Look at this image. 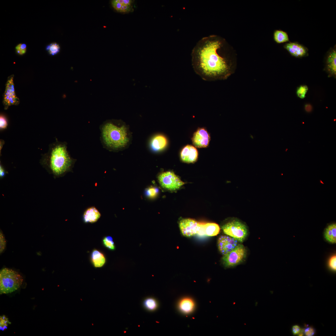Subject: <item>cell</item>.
<instances>
[{
	"mask_svg": "<svg viewBox=\"0 0 336 336\" xmlns=\"http://www.w3.org/2000/svg\"><path fill=\"white\" fill-rule=\"evenodd\" d=\"M5 141L3 140L2 139H1L0 140V156H1V150H2V148L3 147L4 145L5 144Z\"/></svg>",
	"mask_w": 336,
	"mask_h": 336,
	"instance_id": "d590c367",
	"label": "cell"
},
{
	"mask_svg": "<svg viewBox=\"0 0 336 336\" xmlns=\"http://www.w3.org/2000/svg\"><path fill=\"white\" fill-rule=\"evenodd\" d=\"M26 46L25 44H20L16 47V53L22 55L26 52Z\"/></svg>",
	"mask_w": 336,
	"mask_h": 336,
	"instance_id": "f1b7e54d",
	"label": "cell"
},
{
	"mask_svg": "<svg viewBox=\"0 0 336 336\" xmlns=\"http://www.w3.org/2000/svg\"><path fill=\"white\" fill-rule=\"evenodd\" d=\"M198 156L197 150L194 147L188 145L182 150L180 157L183 162L186 163H194L196 161Z\"/></svg>",
	"mask_w": 336,
	"mask_h": 336,
	"instance_id": "7c38bea8",
	"label": "cell"
},
{
	"mask_svg": "<svg viewBox=\"0 0 336 336\" xmlns=\"http://www.w3.org/2000/svg\"><path fill=\"white\" fill-rule=\"evenodd\" d=\"M326 67L328 71L331 75L336 74V46L331 48L328 52L326 58Z\"/></svg>",
	"mask_w": 336,
	"mask_h": 336,
	"instance_id": "5bb4252c",
	"label": "cell"
},
{
	"mask_svg": "<svg viewBox=\"0 0 336 336\" xmlns=\"http://www.w3.org/2000/svg\"><path fill=\"white\" fill-rule=\"evenodd\" d=\"M305 109L307 112H310L312 110V107L310 104H307L305 105Z\"/></svg>",
	"mask_w": 336,
	"mask_h": 336,
	"instance_id": "e575fe53",
	"label": "cell"
},
{
	"mask_svg": "<svg viewBox=\"0 0 336 336\" xmlns=\"http://www.w3.org/2000/svg\"><path fill=\"white\" fill-rule=\"evenodd\" d=\"M23 281L22 276L17 272L8 268H3L0 272V294L14 292L21 287Z\"/></svg>",
	"mask_w": 336,
	"mask_h": 336,
	"instance_id": "277c9868",
	"label": "cell"
},
{
	"mask_svg": "<svg viewBox=\"0 0 336 336\" xmlns=\"http://www.w3.org/2000/svg\"><path fill=\"white\" fill-rule=\"evenodd\" d=\"M158 180L163 188L170 190L179 189L184 184L177 176L171 171L162 172L158 176Z\"/></svg>",
	"mask_w": 336,
	"mask_h": 336,
	"instance_id": "52a82bcc",
	"label": "cell"
},
{
	"mask_svg": "<svg viewBox=\"0 0 336 336\" xmlns=\"http://www.w3.org/2000/svg\"><path fill=\"white\" fill-rule=\"evenodd\" d=\"M91 261L96 267L102 266L105 262V258L103 254L99 251L94 250L91 254Z\"/></svg>",
	"mask_w": 336,
	"mask_h": 336,
	"instance_id": "ac0fdd59",
	"label": "cell"
},
{
	"mask_svg": "<svg viewBox=\"0 0 336 336\" xmlns=\"http://www.w3.org/2000/svg\"><path fill=\"white\" fill-rule=\"evenodd\" d=\"M301 329L299 325H293L292 328V332L293 335L298 334L300 333Z\"/></svg>",
	"mask_w": 336,
	"mask_h": 336,
	"instance_id": "836d02e7",
	"label": "cell"
},
{
	"mask_svg": "<svg viewBox=\"0 0 336 336\" xmlns=\"http://www.w3.org/2000/svg\"><path fill=\"white\" fill-rule=\"evenodd\" d=\"M46 50L50 54L54 55L58 54L60 50L59 45L56 43H52L46 47Z\"/></svg>",
	"mask_w": 336,
	"mask_h": 336,
	"instance_id": "603a6c76",
	"label": "cell"
},
{
	"mask_svg": "<svg viewBox=\"0 0 336 336\" xmlns=\"http://www.w3.org/2000/svg\"><path fill=\"white\" fill-rule=\"evenodd\" d=\"M158 192V189L156 187H151L147 189L146 194L149 197L152 198L156 197Z\"/></svg>",
	"mask_w": 336,
	"mask_h": 336,
	"instance_id": "4316f807",
	"label": "cell"
},
{
	"mask_svg": "<svg viewBox=\"0 0 336 336\" xmlns=\"http://www.w3.org/2000/svg\"><path fill=\"white\" fill-rule=\"evenodd\" d=\"M308 90V87L306 85H301L297 89L296 93L298 97L301 99H304Z\"/></svg>",
	"mask_w": 336,
	"mask_h": 336,
	"instance_id": "d4e9b609",
	"label": "cell"
},
{
	"mask_svg": "<svg viewBox=\"0 0 336 336\" xmlns=\"http://www.w3.org/2000/svg\"><path fill=\"white\" fill-rule=\"evenodd\" d=\"M325 239L332 243H336V224L333 223L329 225L325 229L324 232Z\"/></svg>",
	"mask_w": 336,
	"mask_h": 336,
	"instance_id": "d6986e66",
	"label": "cell"
},
{
	"mask_svg": "<svg viewBox=\"0 0 336 336\" xmlns=\"http://www.w3.org/2000/svg\"><path fill=\"white\" fill-rule=\"evenodd\" d=\"M167 143V139L163 135L159 134L154 137L150 142L151 147L154 151H159L163 149Z\"/></svg>",
	"mask_w": 336,
	"mask_h": 336,
	"instance_id": "2e32d148",
	"label": "cell"
},
{
	"mask_svg": "<svg viewBox=\"0 0 336 336\" xmlns=\"http://www.w3.org/2000/svg\"><path fill=\"white\" fill-rule=\"evenodd\" d=\"M101 216L99 211L94 207L87 208L83 215L84 222L86 223H93L97 222Z\"/></svg>",
	"mask_w": 336,
	"mask_h": 336,
	"instance_id": "9a60e30c",
	"label": "cell"
},
{
	"mask_svg": "<svg viewBox=\"0 0 336 336\" xmlns=\"http://www.w3.org/2000/svg\"><path fill=\"white\" fill-rule=\"evenodd\" d=\"M315 333V329L311 326L307 327L304 329V333L306 336H313Z\"/></svg>",
	"mask_w": 336,
	"mask_h": 336,
	"instance_id": "1f68e13d",
	"label": "cell"
},
{
	"mask_svg": "<svg viewBox=\"0 0 336 336\" xmlns=\"http://www.w3.org/2000/svg\"><path fill=\"white\" fill-rule=\"evenodd\" d=\"M232 49L220 36L211 35L203 38L192 52L195 71L205 80L226 76L231 67L225 55Z\"/></svg>",
	"mask_w": 336,
	"mask_h": 336,
	"instance_id": "6da1fadb",
	"label": "cell"
},
{
	"mask_svg": "<svg viewBox=\"0 0 336 336\" xmlns=\"http://www.w3.org/2000/svg\"><path fill=\"white\" fill-rule=\"evenodd\" d=\"M6 245V240L2 231L0 232V252L2 253L5 250Z\"/></svg>",
	"mask_w": 336,
	"mask_h": 336,
	"instance_id": "f546056e",
	"label": "cell"
},
{
	"mask_svg": "<svg viewBox=\"0 0 336 336\" xmlns=\"http://www.w3.org/2000/svg\"><path fill=\"white\" fill-rule=\"evenodd\" d=\"M131 0H114L111 2L112 7L117 11L121 13H128L133 10Z\"/></svg>",
	"mask_w": 336,
	"mask_h": 336,
	"instance_id": "4fadbf2b",
	"label": "cell"
},
{
	"mask_svg": "<svg viewBox=\"0 0 336 336\" xmlns=\"http://www.w3.org/2000/svg\"><path fill=\"white\" fill-rule=\"evenodd\" d=\"M179 227L183 235L190 237L197 233L198 222L190 218L184 219L179 222Z\"/></svg>",
	"mask_w": 336,
	"mask_h": 336,
	"instance_id": "9c48e42d",
	"label": "cell"
},
{
	"mask_svg": "<svg viewBox=\"0 0 336 336\" xmlns=\"http://www.w3.org/2000/svg\"><path fill=\"white\" fill-rule=\"evenodd\" d=\"M144 307L150 311H153L156 310L158 306V303L156 300L153 298H148L145 300L143 302Z\"/></svg>",
	"mask_w": 336,
	"mask_h": 336,
	"instance_id": "7402d4cb",
	"label": "cell"
},
{
	"mask_svg": "<svg viewBox=\"0 0 336 336\" xmlns=\"http://www.w3.org/2000/svg\"><path fill=\"white\" fill-rule=\"evenodd\" d=\"M195 304L194 301L191 298H185L182 299L179 302V307L180 310L185 314L192 312L194 308Z\"/></svg>",
	"mask_w": 336,
	"mask_h": 336,
	"instance_id": "e0dca14e",
	"label": "cell"
},
{
	"mask_svg": "<svg viewBox=\"0 0 336 336\" xmlns=\"http://www.w3.org/2000/svg\"><path fill=\"white\" fill-rule=\"evenodd\" d=\"M273 36L274 40L278 44L287 42L289 41L287 33L282 30H275L273 33Z\"/></svg>",
	"mask_w": 336,
	"mask_h": 336,
	"instance_id": "44dd1931",
	"label": "cell"
},
{
	"mask_svg": "<svg viewBox=\"0 0 336 336\" xmlns=\"http://www.w3.org/2000/svg\"><path fill=\"white\" fill-rule=\"evenodd\" d=\"M203 228L205 235L208 236H216L220 231L219 226L215 223H204Z\"/></svg>",
	"mask_w": 336,
	"mask_h": 336,
	"instance_id": "ffe728a7",
	"label": "cell"
},
{
	"mask_svg": "<svg viewBox=\"0 0 336 336\" xmlns=\"http://www.w3.org/2000/svg\"><path fill=\"white\" fill-rule=\"evenodd\" d=\"M100 140L103 147L111 151H117L125 147L129 138L127 126L121 121L106 120L100 126Z\"/></svg>",
	"mask_w": 336,
	"mask_h": 336,
	"instance_id": "3957f363",
	"label": "cell"
},
{
	"mask_svg": "<svg viewBox=\"0 0 336 336\" xmlns=\"http://www.w3.org/2000/svg\"><path fill=\"white\" fill-rule=\"evenodd\" d=\"M210 136L204 128H200L194 133L192 140L193 144L198 147H205L209 144Z\"/></svg>",
	"mask_w": 336,
	"mask_h": 336,
	"instance_id": "8fae6325",
	"label": "cell"
},
{
	"mask_svg": "<svg viewBox=\"0 0 336 336\" xmlns=\"http://www.w3.org/2000/svg\"><path fill=\"white\" fill-rule=\"evenodd\" d=\"M8 126V122L6 117L3 115L0 116V130L2 131L7 129Z\"/></svg>",
	"mask_w": 336,
	"mask_h": 336,
	"instance_id": "83f0119b",
	"label": "cell"
},
{
	"mask_svg": "<svg viewBox=\"0 0 336 336\" xmlns=\"http://www.w3.org/2000/svg\"><path fill=\"white\" fill-rule=\"evenodd\" d=\"M8 173L7 171H6V170L2 165L1 163H0V178L2 179L4 178Z\"/></svg>",
	"mask_w": 336,
	"mask_h": 336,
	"instance_id": "d6a6232c",
	"label": "cell"
},
{
	"mask_svg": "<svg viewBox=\"0 0 336 336\" xmlns=\"http://www.w3.org/2000/svg\"><path fill=\"white\" fill-rule=\"evenodd\" d=\"M283 47L292 56L296 58L305 56L308 54V49L297 42H289L285 44Z\"/></svg>",
	"mask_w": 336,
	"mask_h": 336,
	"instance_id": "30bf717a",
	"label": "cell"
},
{
	"mask_svg": "<svg viewBox=\"0 0 336 336\" xmlns=\"http://www.w3.org/2000/svg\"><path fill=\"white\" fill-rule=\"evenodd\" d=\"M217 243L219 251L223 255L230 252L238 245L236 240L228 235L220 236Z\"/></svg>",
	"mask_w": 336,
	"mask_h": 336,
	"instance_id": "ba28073f",
	"label": "cell"
},
{
	"mask_svg": "<svg viewBox=\"0 0 336 336\" xmlns=\"http://www.w3.org/2000/svg\"><path fill=\"white\" fill-rule=\"evenodd\" d=\"M103 242L104 245L109 250H114L115 249L114 244L111 236H108L105 237Z\"/></svg>",
	"mask_w": 336,
	"mask_h": 336,
	"instance_id": "cb8c5ba5",
	"label": "cell"
},
{
	"mask_svg": "<svg viewBox=\"0 0 336 336\" xmlns=\"http://www.w3.org/2000/svg\"><path fill=\"white\" fill-rule=\"evenodd\" d=\"M328 264L329 268L333 271L336 270V255L331 257L329 260Z\"/></svg>",
	"mask_w": 336,
	"mask_h": 336,
	"instance_id": "4dcf8cb0",
	"label": "cell"
},
{
	"mask_svg": "<svg viewBox=\"0 0 336 336\" xmlns=\"http://www.w3.org/2000/svg\"><path fill=\"white\" fill-rule=\"evenodd\" d=\"M40 165L55 178L72 171L76 159L72 157L67 150V143L58 140L49 145L48 152L41 154Z\"/></svg>",
	"mask_w": 336,
	"mask_h": 336,
	"instance_id": "7a4b0ae2",
	"label": "cell"
},
{
	"mask_svg": "<svg viewBox=\"0 0 336 336\" xmlns=\"http://www.w3.org/2000/svg\"><path fill=\"white\" fill-rule=\"evenodd\" d=\"M246 255V250L244 246L239 244L233 250L224 255L222 258L223 264L227 267L236 266L244 260Z\"/></svg>",
	"mask_w": 336,
	"mask_h": 336,
	"instance_id": "8992f818",
	"label": "cell"
},
{
	"mask_svg": "<svg viewBox=\"0 0 336 336\" xmlns=\"http://www.w3.org/2000/svg\"><path fill=\"white\" fill-rule=\"evenodd\" d=\"M224 233L241 242L246 239L248 234L246 226L241 222L233 220L222 226Z\"/></svg>",
	"mask_w": 336,
	"mask_h": 336,
	"instance_id": "5b68a950",
	"label": "cell"
},
{
	"mask_svg": "<svg viewBox=\"0 0 336 336\" xmlns=\"http://www.w3.org/2000/svg\"><path fill=\"white\" fill-rule=\"evenodd\" d=\"M11 323L8 320V319L5 315H3L0 316V328L1 330L4 331L7 329L8 324Z\"/></svg>",
	"mask_w": 336,
	"mask_h": 336,
	"instance_id": "484cf974",
	"label": "cell"
}]
</instances>
